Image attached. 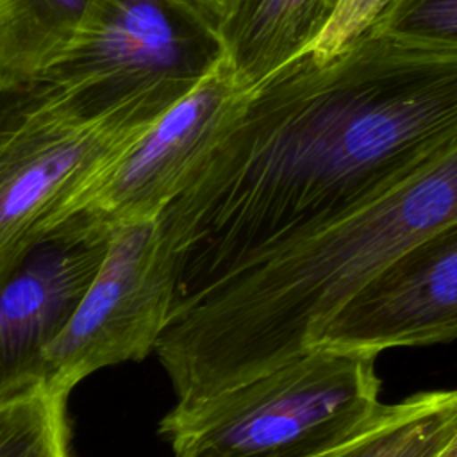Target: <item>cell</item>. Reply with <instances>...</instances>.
I'll return each mask as SVG.
<instances>
[{
	"instance_id": "obj_1",
	"label": "cell",
	"mask_w": 457,
	"mask_h": 457,
	"mask_svg": "<svg viewBox=\"0 0 457 457\" xmlns=\"http://www.w3.org/2000/svg\"><path fill=\"white\" fill-rule=\"evenodd\" d=\"M457 141V50L368 29L246 91L187 187L159 214L175 300L386 193Z\"/></svg>"
},
{
	"instance_id": "obj_2",
	"label": "cell",
	"mask_w": 457,
	"mask_h": 457,
	"mask_svg": "<svg viewBox=\"0 0 457 457\" xmlns=\"http://www.w3.org/2000/svg\"><path fill=\"white\" fill-rule=\"evenodd\" d=\"M455 218L457 141L318 232L177 300L154 350L177 403H198L305 353L361 287Z\"/></svg>"
},
{
	"instance_id": "obj_3",
	"label": "cell",
	"mask_w": 457,
	"mask_h": 457,
	"mask_svg": "<svg viewBox=\"0 0 457 457\" xmlns=\"http://www.w3.org/2000/svg\"><path fill=\"white\" fill-rule=\"evenodd\" d=\"M164 111L98 105L43 79L0 87V284L64 204Z\"/></svg>"
},
{
	"instance_id": "obj_4",
	"label": "cell",
	"mask_w": 457,
	"mask_h": 457,
	"mask_svg": "<svg viewBox=\"0 0 457 457\" xmlns=\"http://www.w3.org/2000/svg\"><path fill=\"white\" fill-rule=\"evenodd\" d=\"M377 352L318 345L237 387L159 423L175 455L270 457L370 416L378 400Z\"/></svg>"
},
{
	"instance_id": "obj_5",
	"label": "cell",
	"mask_w": 457,
	"mask_h": 457,
	"mask_svg": "<svg viewBox=\"0 0 457 457\" xmlns=\"http://www.w3.org/2000/svg\"><path fill=\"white\" fill-rule=\"evenodd\" d=\"M221 61L218 25L189 0H98L39 79L105 107L170 109Z\"/></svg>"
},
{
	"instance_id": "obj_6",
	"label": "cell",
	"mask_w": 457,
	"mask_h": 457,
	"mask_svg": "<svg viewBox=\"0 0 457 457\" xmlns=\"http://www.w3.org/2000/svg\"><path fill=\"white\" fill-rule=\"evenodd\" d=\"M179 268L159 216L116 227L89 289L46 352L41 389L70 395L95 371L154 352L173 307Z\"/></svg>"
},
{
	"instance_id": "obj_7",
	"label": "cell",
	"mask_w": 457,
	"mask_h": 457,
	"mask_svg": "<svg viewBox=\"0 0 457 457\" xmlns=\"http://www.w3.org/2000/svg\"><path fill=\"white\" fill-rule=\"evenodd\" d=\"M245 95L221 61L196 87L118 150L64 204L48 230L71 216L109 228L157 218L202 168Z\"/></svg>"
},
{
	"instance_id": "obj_8",
	"label": "cell",
	"mask_w": 457,
	"mask_h": 457,
	"mask_svg": "<svg viewBox=\"0 0 457 457\" xmlns=\"http://www.w3.org/2000/svg\"><path fill=\"white\" fill-rule=\"evenodd\" d=\"M112 230L71 216L0 284V403L41 387L46 352L100 270Z\"/></svg>"
},
{
	"instance_id": "obj_9",
	"label": "cell",
	"mask_w": 457,
	"mask_h": 457,
	"mask_svg": "<svg viewBox=\"0 0 457 457\" xmlns=\"http://www.w3.org/2000/svg\"><path fill=\"white\" fill-rule=\"evenodd\" d=\"M457 337V218L377 273L325 325L316 345L384 352Z\"/></svg>"
},
{
	"instance_id": "obj_10",
	"label": "cell",
	"mask_w": 457,
	"mask_h": 457,
	"mask_svg": "<svg viewBox=\"0 0 457 457\" xmlns=\"http://www.w3.org/2000/svg\"><path fill=\"white\" fill-rule=\"evenodd\" d=\"M343 0H237L218 25L223 61L243 91L303 55Z\"/></svg>"
},
{
	"instance_id": "obj_11",
	"label": "cell",
	"mask_w": 457,
	"mask_h": 457,
	"mask_svg": "<svg viewBox=\"0 0 457 457\" xmlns=\"http://www.w3.org/2000/svg\"><path fill=\"white\" fill-rule=\"evenodd\" d=\"M98 0H0V87L45 75L71 46Z\"/></svg>"
},
{
	"instance_id": "obj_12",
	"label": "cell",
	"mask_w": 457,
	"mask_h": 457,
	"mask_svg": "<svg viewBox=\"0 0 457 457\" xmlns=\"http://www.w3.org/2000/svg\"><path fill=\"white\" fill-rule=\"evenodd\" d=\"M457 428V389L380 403L362 434L336 457H437Z\"/></svg>"
},
{
	"instance_id": "obj_13",
	"label": "cell",
	"mask_w": 457,
	"mask_h": 457,
	"mask_svg": "<svg viewBox=\"0 0 457 457\" xmlns=\"http://www.w3.org/2000/svg\"><path fill=\"white\" fill-rule=\"evenodd\" d=\"M68 395L36 389L0 403V457H71Z\"/></svg>"
},
{
	"instance_id": "obj_14",
	"label": "cell",
	"mask_w": 457,
	"mask_h": 457,
	"mask_svg": "<svg viewBox=\"0 0 457 457\" xmlns=\"http://www.w3.org/2000/svg\"><path fill=\"white\" fill-rule=\"evenodd\" d=\"M370 29L412 45L457 50V0H391Z\"/></svg>"
},
{
	"instance_id": "obj_15",
	"label": "cell",
	"mask_w": 457,
	"mask_h": 457,
	"mask_svg": "<svg viewBox=\"0 0 457 457\" xmlns=\"http://www.w3.org/2000/svg\"><path fill=\"white\" fill-rule=\"evenodd\" d=\"M391 0H343L336 14L307 50L314 59L327 61L364 34Z\"/></svg>"
},
{
	"instance_id": "obj_16",
	"label": "cell",
	"mask_w": 457,
	"mask_h": 457,
	"mask_svg": "<svg viewBox=\"0 0 457 457\" xmlns=\"http://www.w3.org/2000/svg\"><path fill=\"white\" fill-rule=\"evenodd\" d=\"M377 411V409H375ZM375 411L366 416L361 421H355L352 425L341 427L330 434H325L321 437H316L312 441H307L296 448L270 455V457H336L339 455L345 448H348L361 434L362 430L368 427V423L371 421Z\"/></svg>"
},
{
	"instance_id": "obj_17",
	"label": "cell",
	"mask_w": 457,
	"mask_h": 457,
	"mask_svg": "<svg viewBox=\"0 0 457 457\" xmlns=\"http://www.w3.org/2000/svg\"><path fill=\"white\" fill-rule=\"evenodd\" d=\"M193 5H196L204 14H207L216 25H220L237 0H189Z\"/></svg>"
},
{
	"instance_id": "obj_18",
	"label": "cell",
	"mask_w": 457,
	"mask_h": 457,
	"mask_svg": "<svg viewBox=\"0 0 457 457\" xmlns=\"http://www.w3.org/2000/svg\"><path fill=\"white\" fill-rule=\"evenodd\" d=\"M437 457H457V428L452 434V437L446 441V445L443 446Z\"/></svg>"
}]
</instances>
